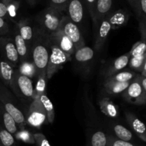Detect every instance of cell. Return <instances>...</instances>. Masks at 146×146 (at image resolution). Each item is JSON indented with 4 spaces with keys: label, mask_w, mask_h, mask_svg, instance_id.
<instances>
[{
    "label": "cell",
    "mask_w": 146,
    "mask_h": 146,
    "mask_svg": "<svg viewBox=\"0 0 146 146\" xmlns=\"http://www.w3.org/2000/svg\"><path fill=\"white\" fill-rule=\"evenodd\" d=\"M49 51L47 35L36 28L35 37L30 46V56L36 69L37 76L46 77Z\"/></svg>",
    "instance_id": "1"
},
{
    "label": "cell",
    "mask_w": 146,
    "mask_h": 146,
    "mask_svg": "<svg viewBox=\"0 0 146 146\" xmlns=\"http://www.w3.org/2000/svg\"><path fill=\"white\" fill-rule=\"evenodd\" d=\"M64 16L61 11L51 7H46L36 16L38 28L47 36L55 34L59 31Z\"/></svg>",
    "instance_id": "2"
},
{
    "label": "cell",
    "mask_w": 146,
    "mask_h": 146,
    "mask_svg": "<svg viewBox=\"0 0 146 146\" xmlns=\"http://www.w3.org/2000/svg\"><path fill=\"white\" fill-rule=\"evenodd\" d=\"M0 102L7 112L14 118L19 129H24L27 124L24 113L17 106V102L8 88L0 82Z\"/></svg>",
    "instance_id": "3"
},
{
    "label": "cell",
    "mask_w": 146,
    "mask_h": 146,
    "mask_svg": "<svg viewBox=\"0 0 146 146\" xmlns=\"http://www.w3.org/2000/svg\"><path fill=\"white\" fill-rule=\"evenodd\" d=\"M34 84L31 78L21 75L16 68L14 78L10 89L14 91L15 95L23 101H30L34 100Z\"/></svg>",
    "instance_id": "4"
},
{
    "label": "cell",
    "mask_w": 146,
    "mask_h": 146,
    "mask_svg": "<svg viewBox=\"0 0 146 146\" xmlns=\"http://www.w3.org/2000/svg\"><path fill=\"white\" fill-rule=\"evenodd\" d=\"M48 44L50 51L46 71V78L47 79H50L56 73L62 68L64 64L71 61L72 56H70L66 53L64 52L58 47L48 41Z\"/></svg>",
    "instance_id": "5"
},
{
    "label": "cell",
    "mask_w": 146,
    "mask_h": 146,
    "mask_svg": "<svg viewBox=\"0 0 146 146\" xmlns=\"http://www.w3.org/2000/svg\"><path fill=\"white\" fill-rule=\"evenodd\" d=\"M59 30L71 40L76 50L86 46L85 40L80 27L73 22L66 15L63 17Z\"/></svg>",
    "instance_id": "6"
},
{
    "label": "cell",
    "mask_w": 146,
    "mask_h": 146,
    "mask_svg": "<svg viewBox=\"0 0 146 146\" xmlns=\"http://www.w3.org/2000/svg\"><path fill=\"white\" fill-rule=\"evenodd\" d=\"M124 99L134 105H144L146 103V90L143 89L141 83V75L138 74L133 80L129 86L123 92Z\"/></svg>",
    "instance_id": "7"
},
{
    "label": "cell",
    "mask_w": 146,
    "mask_h": 146,
    "mask_svg": "<svg viewBox=\"0 0 146 146\" xmlns=\"http://www.w3.org/2000/svg\"><path fill=\"white\" fill-rule=\"evenodd\" d=\"M27 123L34 128H39L46 121V115L39 98H35L30 103L26 113Z\"/></svg>",
    "instance_id": "8"
},
{
    "label": "cell",
    "mask_w": 146,
    "mask_h": 146,
    "mask_svg": "<svg viewBox=\"0 0 146 146\" xmlns=\"http://www.w3.org/2000/svg\"><path fill=\"white\" fill-rule=\"evenodd\" d=\"M0 54L1 59L17 68L19 64V58L13 38L0 37Z\"/></svg>",
    "instance_id": "9"
},
{
    "label": "cell",
    "mask_w": 146,
    "mask_h": 146,
    "mask_svg": "<svg viewBox=\"0 0 146 146\" xmlns=\"http://www.w3.org/2000/svg\"><path fill=\"white\" fill-rule=\"evenodd\" d=\"M65 11L67 17L79 27L85 21L88 12L83 0H69Z\"/></svg>",
    "instance_id": "10"
},
{
    "label": "cell",
    "mask_w": 146,
    "mask_h": 146,
    "mask_svg": "<svg viewBox=\"0 0 146 146\" xmlns=\"http://www.w3.org/2000/svg\"><path fill=\"white\" fill-rule=\"evenodd\" d=\"M95 28L96 34L94 48L96 51H99L104 46L110 32L112 30V28L107 17L99 21L96 25H95Z\"/></svg>",
    "instance_id": "11"
},
{
    "label": "cell",
    "mask_w": 146,
    "mask_h": 146,
    "mask_svg": "<svg viewBox=\"0 0 146 146\" xmlns=\"http://www.w3.org/2000/svg\"><path fill=\"white\" fill-rule=\"evenodd\" d=\"M47 38H48V42L56 45L61 51L66 53L70 56H74L76 51L74 45L71 42V40L66 36L64 35L60 30L55 34L47 36Z\"/></svg>",
    "instance_id": "12"
},
{
    "label": "cell",
    "mask_w": 146,
    "mask_h": 146,
    "mask_svg": "<svg viewBox=\"0 0 146 146\" xmlns=\"http://www.w3.org/2000/svg\"><path fill=\"white\" fill-rule=\"evenodd\" d=\"M125 119L128 125L131 127V129L143 142H146V129L145 124L141 119L138 118L135 114L131 112L125 113Z\"/></svg>",
    "instance_id": "13"
},
{
    "label": "cell",
    "mask_w": 146,
    "mask_h": 146,
    "mask_svg": "<svg viewBox=\"0 0 146 146\" xmlns=\"http://www.w3.org/2000/svg\"><path fill=\"white\" fill-rule=\"evenodd\" d=\"M113 4V0H96L94 9V18L93 20L94 26L106 18L112 11Z\"/></svg>",
    "instance_id": "14"
},
{
    "label": "cell",
    "mask_w": 146,
    "mask_h": 146,
    "mask_svg": "<svg viewBox=\"0 0 146 146\" xmlns=\"http://www.w3.org/2000/svg\"><path fill=\"white\" fill-rule=\"evenodd\" d=\"M16 29L23 39L28 44L29 46H31V43L34 41V38L35 37V27H33L27 19H23L17 23Z\"/></svg>",
    "instance_id": "15"
},
{
    "label": "cell",
    "mask_w": 146,
    "mask_h": 146,
    "mask_svg": "<svg viewBox=\"0 0 146 146\" xmlns=\"http://www.w3.org/2000/svg\"><path fill=\"white\" fill-rule=\"evenodd\" d=\"M130 58H131V55H130V53L128 52L113 61L104 71V75L105 76L106 78L111 76L125 68V67L128 65Z\"/></svg>",
    "instance_id": "16"
},
{
    "label": "cell",
    "mask_w": 146,
    "mask_h": 146,
    "mask_svg": "<svg viewBox=\"0 0 146 146\" xmlns=\"http://www.w3.org/2000/svg\"><path fill=\"white\" fill-rule=\"evenodd\" d=\"M107 18L111 24L112 30L118 29L123 27L128 22L130 18V14L126 9H118L111 11L107 16Z\"/></svg>",
    "instance_id": "17"
},
{
    "label": "cell",
    "mask_w": 146,
    "mask_h": 146,
    "mask_svg": "<svg viewBox=\"0 0 146 146\" xmlns=\"http://www.w3.org/2000/svg\"><path fill=\"white\" fill-rule=\"evenodd\" d=\"M15 69L11 64L0 58V80L7 88L11 87Z\"/></svg>",
    "instance_id": "18"
},
{
    "label": "cell",
    "mask_w": 146,
    "mask_h": 146,
    "mask_svg": "<svg viewBox=\"0 0 146 146\" xmlns=\"http://www.w3.org/2000/svg\"><path fill=\"white\" fill-rule=\"evenodd\" d=\"M0 123L7 131L13 135H15L16 133L19 131V127L16 123L15 121L7 112L1 102H0Z\"/></svg>",
    "instance_id": "19"
},
{
    "label": "cell",
    "mask_w": 146,
    "mask_h": 146,
    "mask_svg": "<svg viewBox=\"0 0 146 146\" xmlns=\"http://www.w3.org/2000/svg\"><path fill=\"white\" fill-rule=\"evenodd\" d=\"M14 41L17 53H18L19 58V62L29 59V58L30 57V47L23 39L22 37L20 36L17 29H15Z\"/></svg>",
    "instance_id": "20"
},
{
    "label": "cell",
    "mask_w": 146,
    "mask_h": 146,
    "mask_svg": "<svg viewBox=\"0 0 146 146\" xmlns=\"http://www.w3.org/2000/svg\"><path fill=\"white\" fill-rule=\"evenodd\" d=\"M74 58L78 64L85 65L91 62L94 57V50L91 47L84 46L76 50L74 54Z\"/></svg>",
    "instance_id": "21"
},
{
    "label": "cell",
    "mask_w": 146,
    "mask_h": 146,
    "mask_svg": "<svg viewBox=\"0 0 146 146\" xmlns=\"http://www.w3.org/2000/svg\"><path fill=\"white\" fill-rule=\"evenodd\" d=\"M113 133L115 138L121 140V141H126V142H131L135 143V138L133 133L131 132V130L128 129L123 125L121 124L115 123L113 125L112 127Z\"/></svg>",
    "instance_id": "22"
},
{
    "label": "cell",
    "mask_w": 146,
    "mask_h": 146,
    "mask_svg": "<svg viewBox=\"0 0 146 146\" xmlns=\"http://www.w3.org/2000/svg\"><path fill=\"white\" fill-rule=\"evenodd\" d=\"M138 74L133 71H121L111 76L106 77L104 82H131Z\"/></svg>",
    "instance_id": "23"
},
{
    "label": "cell",
    "mask_w": 146,
    "mask_h": 146,
    "mask_svg": "<svg viewBox=\"0 0 146 146\" xmlns=\"http://www.w3.org/2000/svg\"><path fill=\"white\" fill-rule=\"evenodd\" d=\"M101 112L110 118H116L119 115V111L117 106L113 104L108 98H104L99 103Z\"/></svg>",
    "instance_id": "24"
},
{
    "label": "cell",
    "mask_w": 146,
    "mask_h": 146,
    "mask_svg": "<svg viewBox=\"0 0 146 146\" xmlns=\"http://www.w3.org/2000/svg\"><path fill=\"white\" fill-rule=\"evenodd\" d=\"M128 65L131 69L141 72V75L146 77V54L140 56L131 57Z\"/></svg>",
    "instance_id": "25"
},
{
    "label": "cell",
    "mask_w": 146,
    "mask_h": 146,
    "mask_svg": "<svg viewBox=\"0 0 146 146\" xmlns=\"http://www.w3.org/2000/svg\"><path fill=\"white\" fill-rule=\"evenodd\" d=\"M17 68L19 74L30 78H34L37 74L36 69L34 63L32 62V61L29 59L20 61Z\"/></svg>",
    "instance_id": "26"
},
{
    "label": "cell",
    "mask_w": 146,
    "mask_h": 146,
    "mask_svg": "<svg viewBox=\"0 0 146 146\" xmlns=\"http://www.w3.org/2000/svg\"><path fill=\"white\" fill-rule=\"evenodd\" d=\"M131 82H104V89L110 95H117L124 92L129 86Z\"/></svg>",
    "instance_id": "27"
},
{
    "label": "cell",
    "mask_w": 146,
    "mask_h": 146,
    "mask_svg": "<svg viewBox=\"0 0 146 146\" xmlns=\"http://www.w3.org/2000/svg\"><path fill=\"white\" fill-rule=\"evenodd\" d=\"M39 100L46 113L47 121L49 123H53L54 118H55V112H54V106H53L52 103L51 102L49 98L47 97L46 94H42L40 96Z\"/></svg>",
    "instance_id": "28"
},
{
    "label": "cell",
    "mask_w": 146,
    "mask_h": 146,
    "mask_svg": "<svg viewBox=\"0 0 146 146\" xmlns=\"http://www.w3.org/2000/svg\"><path fill=\"white\" fill-rule=\"evenodd\" d=\"M128 2L135 11L139 21H146V0H131Z\"/></svg>",
    "instance_id": "29"
},
{
    "label": "cell",
    "mask_w": 146,
    "mask_h": 146,
    "mask_svg": "<svg viewBox=\"0 0 146 146\" xmlns=\"http://www.w3.org/2000/svg\"><path fill=\"white\" fill-rule=\"evenodd\" d=\"M108 137V134L105 133L103 131H96L90 137L88 146H107Z\"/></svg>",
    "instance_id": "30"
},
{
    "label": "cell",
    "mask_w": 146,
    "mask_h": 146,
    "mask_svg": "<svg viewBox=\"0 0 146 146\" xmlns=\"http://www.w3.org/2000/svg\"><path fill=\"white\" fill-rule=\"evenodd\" d=\"M0 143L2 146H16L15 138L0 124Z\"/></svg>",
    "instance_id": "31"
},
{
    "label": "cell",
    "mask_w": 146,
    "mask_h": 146,
    "mask_svg": "<svg viewBox=\"0 0 146 146\" xmlns=\"http://www.w3.org/2000/svg\"><path fill=\"white\" fill-rule=\"evenodd\" d=\"M15 137V139L17 141H22L25 143L28 144H35V141H34V135L31 133L28 130L24 129H19L14 135Z\"/></svg>",
    "instance_id": "32"
},
{
    "label": "cell",
    "mask_w": 146,
    "mask_h": 146,
    "mask_svg": "<svg viewBox=\"0 0 146 146\" xmlns=\"http://www.w3.org/2000/svg\"><path fill=\"white\" fill-rule=\"evenodd\" d=\"M46 77L37 76V81L35 87H34V99L39 98L42 94H46Z\"/></svg>",
    "instance_id": "33"
},
{
    "label": "cell",
    "mask_w": 146,
    "mask_h": 146,
    "mask_svg": "<svg viewBox=\"0 0 146 146\" xmlns=\"http://www.w3.org/2000/svg\"><path fill=\"white\" fill-rule=\"evenodd\" d=\"M7 9L8 16L10 18L16 17L19 8V2L17 0H0Z\"/></svg>",
    "instance_id": "34"
},
{
    "label": "cell",
    "mask_w": 146,
    "mask_h": 146,
    "mask_svg": "<svg viewBox=\"0 0 146 146\" xmlns=\"http://www.w3.org/2000/svg\"><path fill=\"white\" fill-rule=\"evenodd\" d=\"M129 53L131 57H136L145 55L146 54V44L145 41L141 40L134 44Z\"/></svg>",
    "instance_id": "35"
},
{
    "label": "cell",
    "mask_w": 146,
    "mask_h": 146,
    "mask_svg": "<svg viewBox=\"0 0 146 146\" xmlns=\"http://www.w3.org/2000/svg\"><path fill=\"white\" fill-rule=\"evenodd\" d=\"M107 146H140L137 143L131 142H126V141H121L118 139L114 136L108 135V145Z\"/></svg>",
    "instance_id": "36"
},
{
    "label": "cell",
    "mask_w": 146,
    "mask_h": 146,
    "mask_svg": "<svg viewBox=\"0 0 146 146\" xmlns=\"http://www.w3.org/2000/svg\"><path fill=\"white\" fill-rule=\"evenodd\" d=\"M69 0H48V7L63 12L65 11Z\"/></svg>",
    "instance_id": "37"
},
{
    "label": "cell",
    "mask_w": 146,
    "mask_h": 146,
    "mask_svg": "<svg viewBox=\"0 0 146 146\" xmlns=\"http://www.w3.org/2000/svg\"><path fill=\"white\" fill-rule=\"evenodd\" d=\"M34 135L35 144L37 146H51L45 135L41 133H36Z\"/></svg>",
    "instance_id": "38"
},
{
    "label": "cell",
    "mask_w": 146,
    "mask_h": 146,
    "mask_svg": "<svg viewBox=\"0 0 146 146\" xmlns=\"http://www.w3.org/2000/svg\"><path fill=\"white\" fill-rule=\"evenodd\" d=\"M83 1H84L87 11H88V14H89L90 17L93 21L94 18V9H95L96 0H83Z\"/></svg>",
    "instance_id": "39"
},
{
    "label": "cell",
    "mask_w": 146,
    "mask_h": 146,
    "mask_svg": "<svg viewBox=\"0 0 146 146\" xmlns=\"http://www.w3.org/2000/svg\"><path fill=\"white\" fill-rule=\"evenodd\" d=\"M9 31V26L6 20L3 18H0V37L4 36Z\"/></svg>",
    "instance_id": "40"
},
{
    "label": "cell",
    "mask_w": 146,
    "mask_h": 146,
    "mask_svg": "<svg viewBox=\"0 0 146 146\" xmlns=\"http://www.w3.org/2000/svg\"><path fill=\"white\" fill-rule=\"evenodd\" d=\"M145 21H139L140 31L141 34V41L145 42Z\"/></svg>",
    "instance_id": "41"
},
{
    "label": "cell",
    "mask_w": 146,
    "mask_h": 146,
    "mask_svg": "<svg viewBox=\"0 0 146 146\" xmlns=\"http://www.w3.org/2000/svg\"><path fill=\"white\" fill-rule=\"evenodd\" d=\"M7 16H8V13H7V7L0 1V18L4 19Z\"/></svg>",
    "instance_id": "42"
},
{
    "label": "cell",
    "mask_w": 146,
    "mask_h": 146,
    "mask_svg": "<svg viewBox=\"0 0 146 146\" xmlns=\"http://www.w3.org/2000/svg\"><path fill=\"white\" fill-rule=\"evenodd\" d=\"M26 1H27V2L28 3L29 5L34 6L37 3V1H38V0H26Z\"/></svg>",
    "instance_id": "43"
},
{
    "label": "cell",
    "mask_w": 146,
    "mask_h": 146,
    "mask_svg": "<svg viewBox=\"0 0 146 146\" xmlns=\"http://www.w3.org/2000/svg\"><path fill=\"white\" fill-rule=\"evenodd\" d=\"M0 146H2V145H1V143H0Z\"/></svg>",
    "instance_id": "44"
},
{
    "label": "cell",
    "mask_w": 146,
    "mask_h": 146,
    "mask_svg": "<svg viewBox=\"0 0 146 146\" xmlns=\"http://www.w3.org/2000/svg\"><path fill=\"white\" fill-rule=\"evenodd\" d=\"M128 1H131V0H128Z\"/></svg>",
    "instance_id": "45"
},
{
    "label": "cell",
    "mask_w": 146,
    "mask_h": 146,
    "mask_svg": "<svg viewBox=\"0 0 146 146\" xmlns=\"http://www.w3.org/2000/svg\"><path fill=\"white\" fill-rule=\"evenodd\" d=\"M0 124H1V123H0Z\"/></svg>",
    "instance_id": "46"
}]
</instances>
